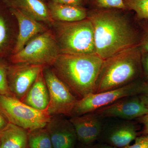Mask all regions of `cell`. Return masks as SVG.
Wrapping results in <instances>:
<instances>
[{
	"label": "cell",
	"mask_w": 148,
	"mask_h": 148,
	"mask_svg": "<svg viewBox=\"0 0 148 148\" xmlns=\"http://www.w3.org/2000/svg\"><path fill=\"white\" fill-rule=\"evenodd\" d=\"M91 9H116L127 10L123 0H88Z\"/></svg>",
	"instance_id": "7402d4cb"
},
{
	"label": "cell",
	"mask_w": 148,
	"mask_h": 148,
	"mask_svg": "<svg viewBox=\"0 0 148 148\" xmlns=\"http://www.w3.org/2000/svg\"><path fill=\"white\" fill-rule=\"evenodd\" d=\"M54 2L62 4L84 7L86 5V0H51Z\"/></svg>",
	"instance_id": "4316f807"
},
{
	"label": "cell",
	"mask_w": 148,
	"mask_h": 148,
	"mask_svg": "<svg viewBox=\"0 0 148 148\" xmlns=\"http://www.w3.org/2000/svg\"><path fill=\"white\" fill-rule=\"evenodd\" d=\"M143 29L139 45L142 53H148V24H144Z\"/></svg>",
	"instance_id": "cb8c5ba5"
},
{
	"label": "cell",
	"mask_w": 148,
	"mask_h": 148,
	"mask_svg": "<svg viewBox=\"0 0 148 148\" xmlns=\"http://www.w3.org/2000/svg\"><path fill=\"white\" fill-rule=\"evenodd\" d=\"M132 145H128L122 148H148V135H140Z\"/></svg>",
	"instance_id": "d4e9b609"
},
{
	"label": "cell",
	"mask_w": 148,
	"mask_h": 148,
	"mask_svg": "<svg viewBox=\"0 0 148 148\" xmlns=\"http://www.w3.org/2000/svg\"><path fill=\"white\" fill-rule=\"evenodd\" d=\"M93 112L102 119L116 118L132 121L148 114V108L139 96L135 95L122 98Z\"/></svg>",
	"instance_id": "30bf717a"
},
{
	"label": "cell",
	"mask_w": 148,
	"mask_h": 148,
	"mask_svg": "<svg viewBox=\"0 0 148 148\" xmlns=\"http://www.w3.org/2000/svg\"><path fill=\"white\" fill-rule=\"evenodd\" d=\"M9 9L17 21L18 28L16 42L12 52L11 55H12L21 51L33 38L46 32L49 29L40 22L21 11L16 9Z\"/></svg>",
	"instance_id": "5bb4252c"
},
{
	"label": "cell",
	"mask_w": 148,
	"mask_h": 148,
	"mask_svg": "<svg viewBox=\"0 0 148 148\" xmlns=\"http://www.w3.org/2000/svg\"><path fill=\"white\" fill-rule=\"evenodd\" d=\"M47 3L51 16L53 21L75 22L87 18L88 9L85 7L62 4L49 0Z\"/></svg>",
	"instance_id": "ac0fdd59"
},
{
	"label": "cell",
	"mask_w": 148,
	"mask_h": 148,
	"mask_svg": "<svg viewBox=\"0 0 148 148\" xmlns=\"http://www.w3.org/2000/svg\"><path fill=\"white\" fill-rule=\"evenodd\" d=\"M127 10L135 12L137 18L148 19V0H123Z\"/></svg>",
	"instance_id": "44dd1931"
},
{
	"label": "cell",
	"mask_w": 148,
	"mask_h": 148,
	"mask_svg": "<svg viewBox=\"0 0 148 148\" xmlns=\"http://www.w3.org/2000/svg\"><path fill=\"white\" fill-rule=\"evenodd\" d=\"M137 120L143 125V129L139 132V135H148V114L144 115Z\"/></svg>",
	"instance_id": "83f0119b"
},
{
	"label": "cell",
	"mask_w": 148,
	"mask_h": 148,
	"mask_svg": "<svg viewBox=\"0 0 148 148\" xmlns=\"http://www.w3.org/2000/svg\"><path fill=\"white\" fill-rule=\"evenodd\" d=\"M139 45L103 60L93 93L113 90L134 82L143 72Z\"/></svg>",
	"instance_id": "3957f363"
},
{
	"label": "cell",
	"mask_w": 148,
	"mask_h": 148,
	"mask_svg": "<svg viewBox=\"0 0 148 148\" xmlns=\"http://www.w3.org/2000/svg\"><path fill=\"white\" fill-rule=\"evenodd\" d=\"M0 148H29L28 130L9 123L0 133Z\"/></svg>",
	"instance_id": "d6986e66"
},
{
	"label": "cell",
	"mask_w": 148,
	"mask_h": 148,
	"mask_svg": "<svg viewBox=\"0 0 148 148\" xmlns=\"http://www.w3.org/2000/svg\"><path fill=\"white\" fill-rule=\"evenodd\" d=\"M138 95L148 108V79L147 80L143 82L141 91Z\"/></svg>",
	"instance_id": "484cf974"
},
{
	"label": "cell",
	"mask_w": 148,
	"mask_h": 148,
	"mask_svg": "<svg viewBox=\"0 0 148 148\" xmlns=\"http://www.w3.org/2000/svg\"><path fill=\"white\" fill-rule=\"evenodd\" d=\"M53 148H75L77 138L70 120L56 115L51 117L45 126Z\"/></svg>",
	"instance_id": "7c38bea8"
},
{
	"label": "cell",
	"mask_w": 148,
	"mask_h": 148,
	"mask_svg": "<svg viewBox=\"0 0 148 148\" xmlns=\"http://www.w3.org/2000/svg\"><path fill=\"white\" fill-rule=\"evenodd\" d=\"M43 1H46V0H43Z\"/></svg>",
	"instance_id": "d6a6232c"
},
{
	"label": "cell",
	"mask_w": 148,
	"mask_h": 148,
	"mask_svg": "<svg viewBox=\"0 0 148 148\" xmlns=\"http://www.w3.org/2000/svg\"><path fill=\"white\" fill-rule=\"evenodd\" d=\"M21 101L36 110H47L49 102V93L43 71Z\"/></svg>",
	"instance_id": "e0dca14e"
},
{
	"label": "cell",
	"mask_w": 148,
	"mask_h": 148,
	"mask_svg": "<svg viewBox=\"0 0 148 148\" xmlns=\"http://www.w3.org/2000/svg\"><path fill=\"white\" fill-rule=\"evenodd\" d=\"M138 126L131 121L123 120L110 126H103V131L98 140L117 148L129 145L139 135Z\"/></svg>",
	"instance_id": "8fae6325"
},
{
	"label": "cell",
	"mask_w": 148,
	"mask_h": 148,
	"mask_svg": "<svg viewBox=\"0 0 148 148\" xmlns=\"http://www.w3.org/2000/svg\"><path fill=\"white\" fill-rule=\"evenodd\" d=\"M29 148H53L46 127L28 131Z\"/></svg>",
	"instance_id": "ffe728a7"
},
{
	"label": "cell",
	"mask_w": 148,
	"mask_h": 148,
	"mask_svg": "<svg viewBox=\"0 0 148 148\" xmlns=\"http://www.w3.org/2000/svg\"><path fill=\"white\" fill-rule=\"evenodd\" d=\"M0 110L10 123L28 131L45 127L51 116L47 110H38L13 96L0 95Z\"/></svg>",
	"instance_id": "8992f818"
},
{
	"label": "cell",
	"mask_w": 148,
	"mask_h": 148,
	"mask_svg": "<svg viewBox=\"0 0 148 148\" xmlns=\"http://www.w3.org/2000/svg\"><path fill=\"white\" fill-rule=\"evenodd\" d=\"M45 67L29 64L8 65V80L12 96L21 101Z\"/></svg>",
	"instance_id": "9c48e42d"
},
{
	"label": "cell",
	"mask_w": 148,
	"mask_h": 148,
	"mask_svg": "<svg viewBox=\"0 0 148 148\" xmlns=\"http://www.w3.org/2000/svg\"><path fill=\"white\" fill-rule=\"evenodd\" d=\"M102 118L94 112L71 117L77 140L83 145H90L98 141L103 131Z\"/></svg>",
	"instance_id": "4fadbf2b"
},
{
	"label": "cell",
	"mask_w": 148,
	"mask_h": 148,
	"mask_svg": "<svg viewBox=\"0 0 148 148\" xmlns=\"http://www.w3.org/2000/svg\"><path fill=\"white\" fill-rule=\"evenodd\" d=\"M125 10H88L87 17L93 27L96 54L103 60L139 44L140 40Z\"/></svg>",
	"instance_id": "6da1fadb"
},
{
	"label": "cell",
	"mask_w": 148,
	"mask_h": 148,
	"mask_svg": "<svg viewBox=\"0 0 148 148\" xmlns=\"http://www.w3.org/2000/svg\"><path fill=\"white\" fill-rule=\"evenodd\" d=\"M143 84V82L135 81L117 89L90 93L84 98L78 100L72 111L71 117L93 112L122 98L139 95Z\"/></svg>",
	"instance_id": "ba28073f"
},
{
	"label": "cell",
	"mask_w": 148,
	"mask_h": 148,
	"mask_svg": "<svg viewBox=\"0 0 148 148\" xmlns=\"http://www.w3.org/2000/svg\"><path fill=\"white\" fill-rule=\"evenodd\" d=\"M77 148H117L112 147L106 144L98 143L90 145H83Z\"/></svg>",
	"instance_id": "f546056e"
},
{
	"label": "cell",
	"mask_w": 148,
	"mask_h": 148,
	"mask_svg": "<svg viewBox=\"0 0 148 148\" xmlns=\"http://www.w3.org/2000/svg\"><path fill=\"white\" fill-rule=\"evenodd\" d=\"M142 66L143 71L148 79V53H142Z\"/></svg>",
	"instance_id": "f1b7e54d"
},
{
	"label": "cell",
	"mask_w": 148,
	"mask_h": 148,
	"mask_svg": "<svg viewBox=\"0 0 148 148\" xmlns=\"http://www.w3.org/2000/svg\"><path fill=\"white\" fill-rule=\"evenodd\" d=\"M86 4H87L88 0H86Z\"/></svg>",
	"instance_id": "1f68e13d"
},
{
	"label": "cell",
	"mask_w": 148,
	"mask_h": 148,
	"mask_svg": "<svg viewBox=\"0 0 148 148\" xmlns=\"http://www.w3.org/2000/svg\"><path fill=\"white\" fill-rule=\"evenodd\" d=\"M43 73L48 90L49 102L47 108L51 116H72L77 99L56 75L51 67H45Z\"/></svg>",
	"instance_id": "52a82bcc"
},
{
	"label": "cell",
	"mask_w": 148,
	"mask_h": 148,
	"mask_svg": "<svg viewBox=\"0 0 148 148\" xmlns=\"http://www.w3.org/2000/svg\"><path fill=\"white\" fill-rule=\"evenodd\" d=\"M103 60L96 54L60 53L51 67L72 93L79 100L93 93Z\"/></svg>",
	"instance_id": "7a4b0ae2"
},
{
	"label": "cell",
	"mask_w": 148,
	"mask_h": 148,
	"mask_svg": "<svg viewBox=\"0 0 148 148\" xmlns=\"http://www.w3.org/2000/svg\"><path fill=\"white\" fill-rule=\"evenodd\" d=\"M14 18L10 9L0 0V59L10 57L14 47Z\"/></svg>",
	"instance_id": "9a60e30c"
},
{
	"label": "cell",
	"mask_w": 148,
	"mask_h": 148,
	"mask_svg": "<svg viewBox=\"0 0 148 148\" xmlns=\"http://www.w3.org/2000/svg\"><path fill=\"white\" fill-rule=\"evenodd\" d=\"M51 26L54 29L60 53L96 54L93 27L87 17L75 22L55 21Z\"/></svg>",
	"instance_id": "277c9868"
},
{
	"label": "cell",
	"mask_w": 148,
	"mask_h": 148,
	"mask_svg": "<svg viewBox=\"0 0 148 148\" xmlns=\"http://www.w3.org/2000/svg\"><path fill=\"white\" fill-rule=\"evenodd\" d=\"M54 33L48 29L33 38L18 53L10 55L12 64H29L51 67L60 54Z\"/></svg>",
	"instance_id": "5b68a950"
},
{
	"label": "cell",
	"mask_w": 148,
	"mask_h": 148,
	"mask_svg": "<svg viewBox=\"0 0 148 148\" xmlns=\"http://www.w3.org/2000/svg\"><path fill=\"white\" fill-rule=\"evenodd\" d=\"M8 8H14L39 22L51 25L54 21L51 16L47 3L43 0H2Z\"/></svg>",
	"instance_id": "2e32d148"
},
{
	"label": "cell",
	"mask_w": 148,
	"mask_h": 148,
	"mask_svg": "<svg viewBox=\"0 0 148 148\" xmlns=\"http://www.w3.org/2000/svg\"><path fill=\"white\" fill-rule=\"evenodd\" d=\"M8 65L5 62L0 61V95L12 96L8 80Z\"/></svg>",
	"instance_id": "603a6c76"
},
{
	"label": "cell",
	"mask_w": 148,
	"mask_h": 148,
	"mask_svg": "<svg viewBox=\"0 0 148 148\" xmlns=\"http://www.w3.org/2000/svg\"><path fill=\"white\" fill-rule=\"evenodd\" d=\"M9 123H10L8 120L0 110V133L7 127Z\"/></svg>",
	"instance_id": "4dcf8cb0"
}]
</instances>
